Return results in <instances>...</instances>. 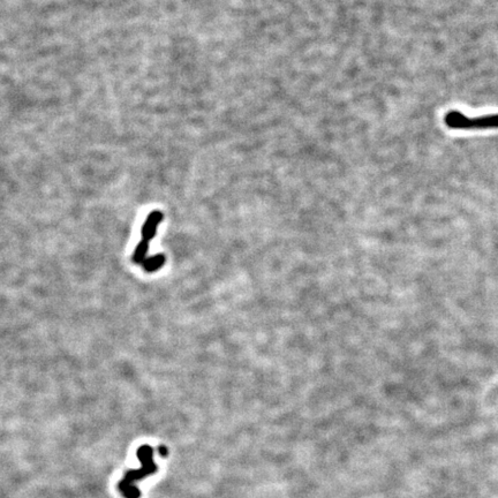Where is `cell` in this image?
<instances>
[{
  "label": "cell",
  "mask_w": 498,
  "mask_h": 498,
  "mask_svg": "<svg viewBox=\"0 0 498 498\" xmlns=\"http://www.w3.org/2000/svg\"><path fill=\"white\" fill-rule=\"evenodd\" d=\"M445 125L452 130H489L498 128V114L468 118L458 111H450L444 118Z\"/></svg>",
  "instance_id": "6da1fadb"
},
{
  "label": "cell",
  "mask_w": 498,
  "mask_h": 498,
  "mask_svg": "<svg viewBox=\"0 0 498 498\" xmlns=\"http://www.w3.org/2000/svg\"><path fill=\"white\" fill-rule=\"evenodd\" d=\"M162 220H163V213H160L159 210H153L150 213V214L146 217L144 224H143L142 226L141 234L143 241L150 243V240L156 235L157 227H158V225L162 223Z\"/></svg>",
  "instance_id": "3957f363"
},
{
  "label": "cell",
  "mask_w": 498,
  "mask_h": 498,
  "mask_svg": "<svg viewBox=\"0 0 498 498\" xmlns=\"http://www.w3.org/2000/svg\"><path fill=\"white\" fill-rule=\"evenodd\" d=\"M138 456L140 459L142 460L143 463V468L140 469L139 472H130L126 475V478L123 482L119 485V488L121 489V492L124 493V495L127 498H131V485L132 482L135 481V480H139L143 478V476L150 474V473H153L156 469L155 464L152 463V449L150 446H142L140 447V450L138 451Z\"/></svg>",
  "instance_id": "7a4b0ae2"
},
{
  "label": "cell",
  "mask_w": 498,
  "mask_h": 498,
  "mask_svg": "<svg viewBox=\"0 0 498 498\" xmlns=\"http://www.w3.org/2000/svg\"><path fill=\"white\" fill-rule=\"evenodd\" d=\"M165 256L159 254V255H153L151 257H148V259L144 260V262L142 263L143 269L146 272H155L157 270H159L160 268L164 266L165 263Z\"/></svg>",
  "instance_id": "277c9868"
},
{
  "label": "cell",
  "mask_w": 498,
  "mask_h": 498,
  "mask_svg": "<svg viewBox=\"0 0 498 498\" xmlns=\"http://www.w3.org/2000/svg\"><path fill=\"white\" fill-rule=\"evenodd\" d=\"M148 250H149V243H146L143 241V240H141L134 250L133 262L136 264L144 262V260L146 259V254H148Z\"/></svg>",
  "instance_id": "5b68a950"
}]
</instances>
